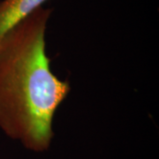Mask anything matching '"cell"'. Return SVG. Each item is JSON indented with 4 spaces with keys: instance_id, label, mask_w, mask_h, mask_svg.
<instances>
[{
    "instance_id": "cell-2",
    "label": "cell",
    "mask_w": 159,
    "mask_h": 159,
    "mask_svg": "<svg viewBox=\"0 0 159 159\" xmlns=\"http://www.w3.org/2000/svg\"><path fill=\"white\" fill-rule=\"evenodd\" d=\"M48 0L0 1V36L15 24L28 17Z\"/></svg>"
},
{
    "instance_id": "cell-1",
    "label": "cell",
    "mask_w": 159,
    "mask_h": 159,
    "mask_svg": "<svg viewBox=\"0 0 159 159\" xmlns=\"http://www.w3.org/2000/svg\"><path fill=\"white\" fill-rule=\"evenodd\" d=\"M51 14L40 7L0 36V130L35 153L51 148L54 115L71 92L46 53Z\"/></svg>"
}]
</instances>
